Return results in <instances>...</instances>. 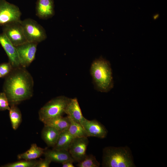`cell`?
<instances>
[{"mask_svg": "<svg viewBox=\"0 0 167 167\" xmlns=\"http://www.w3.org/2000/svg\"><path fill=\"white\" fill-rule=\"evenodd\" d=\"M33 86L31 74L26 68L20 66L13 68L6 76L3 90L10 105H16L32 96Z\"/></svg>", "mask_w": 167, "mask_h": 167, "instance_id": "1", "label": "cell"}, {"mask_svg": "<svg viewBox=\"0 0 167 167\" xmlns=\"http://www.w3.org/2000/svg\"><path fill=\"white\" fill-rule=\"evenodd\" d=\"M90 72L98 91L107 92L113 88L112 71L109 61L102 57L95 59L92 63Z\"/></svg>", "mask_w": 167, "mask_h": 167, "instance_id": "2", "label": "cell"}, {"mask_svg": "<svg viewBox=\"0 0 167 167\" xmlns=\"http://www.w3.org/2000/svg\"><path fill=\"white\" fill-rule=\"evenodd\" d=\"M102 166L135 167L131 151L127 147H107L103 151Z\"/></svg>", "mask_w": 167, "mask_h": 167, "instance_id": "3", "label": "cell"}, {"mask_svg": "<svg viewBox=\"0 0 167 167\" xmlns=\"http://www.w3.org/2000/svg\"><path fill=\"white\" fill-rule=\"evenodd\" d=\"M70 99L64 96H60L48 101L39 111V120L43 123L49 119L62 116L65 113L66 108Z\"/></svg>", "mask_w": 167, "mask_h": 167, "instance_id": "4", "label": "cell"}, {"mask_svg": "<svg viewBox=\"0 0 167 167\" xmlns=\"http://www.w3.org/2000/svg\"><path fill=\"white\" fill-rule=\"evenodd\" d=\"M20 23L27 41L38 44L47 38L44 28L34 20L28 18Z\"/></svg>", "mask_w": 167, "mask_h": 167, "instance_id": "5", "label": "cell"}, {"mask_svg": "<svg viewBox=\"0 0 167 167\" xmlns=\"http://www.w3.org/2000/svg\"><path fill=\"white\" fill-rule=\"evenodd\" d=\"M21 13L16 6L5 0L0 1V26L19 21Z\"/></svg>", "mask_w": 167, "mask_h": 167, "instance_id": "6", "label": "cell"}, {"mask_svg": "<svg viewBox=\"0 0 167 167\" xmlns=\"http://www.w3.org/2000/svg\"><path fill=\"white\" fill-rule=\"evenodd\" d=\"M20 21L2 26L3 33L15 47L27 42Z\"/></svg>", "mask_w": 167, "mask_h": 167, "instance_id": "7", "label": "cell"}, {"mask_svg": "<svg viewBox=\"0 0 167 167\" xmlns=\"http://www.w3.org/2000/svg\"><path fill=\"white\" fill-rule=\"evenodd\" d=\"M38 43L27 42L16 47L20 66L26 68L34 60Z\"/></svg>", "mask_w": 167, "mask_h": 167, "instance_id": "8", "label": "cell"}, {"mask_svg": "<svg viewBox=\"0 0 167 167\" xmlns=\"http://www.w3.org/2000/svg\"><path fill=\"white\" fill-rule=\"evenodd\" d=\"M88 143V137L74 138L68 151L75 161L79 162L85 157Z\"/></svg>", "mask_w": 167, "mask_h": 167, "instance_id": "9", "label": "cell"}, {"mask_svg": "<svg viewBox=\"0 0 167 167\" xmlns=\"http://www.w3.org/2000/svg\"><path fill=\"white\" fill-rule=\"evenodd\" d=\"M80 124L84 128L88 137H95L103 139L107 136L108 131L106 128L96 120H89L84 118Z\"/></svg>", "mask_w": 167, "mask_h": 167, "instance_id": "10", "label": "cell"}, {"mask_svg": "<svg viewBox=\"0 0 167 167\" xmlns=\"http://www.w3.org/2000/svg\"><path fill=\"white\" fill-rule=\"evenodd\" d=\"M0 44L5 51L8 58L9 62L13 68L20 66L16 47L2 32L0 33Z\"/></svg>", "mask_w": 167, "mask_h": 167, "instance_id": "11", "label": "cell"}, {"mask_svg": "<svg viewBox=\"0 0 167 167\" xmlns=\"http://www.w3.org/2000/svg\"><path fill=\"white\" fill-rule=\"evenodd\" d=\"M36 15L41 19H46L55 14L54 0H37Z\"/></svg>", "mask_w": 167, "mask_h": 167, "instance_id": "12", "label": "cell"}, {"mask_svg": "<svg viewBox=\"0 0 167 167\" xmlns=\"http://www.w3.org/2000/svg\"><path fill=\"white\" fill-rule=\"evenodd\" d=\"M43 154L45 157L50 159L52 162L61 164L67 161L75 162L69 152L67 150L54 148L51 150L46 148Z\"/></svg>", "mask_w": 167, "mask_h": 167, "instance_id": "13", "label": "cell"}, {"mask_svg": "<svg viewBox=\"0 0 167 167\" xmlns=\"http://www.w3.org/2000/svg\"><path fill=\"white\" fill-rule=\"evenodd\" d=\"M65 113L67 116L80 124L84 118L76 98H71L66 106Z\"/></svg>", "mask_w": 167, "mask_h": 167, "instance_id": "14", "label": "cell"}, {"mask_svg": "<svg viewBox=\"0 0 167 167\" xmlns=\"http://www.w3.org/2000/svg\"><path fill=\"white\" fill-rule=\"evenodd\" d=\"M61 132L52 127L44 125L41 132V138L48 146L54 147Z\"/></svg>", "mask_w": 167, "mask_h": 167, "instance_id": "15", "label": "cell"}, {"mask_svg": "<svg viewBox=\"0 0 167 167\" xmlns=\"http://www.w3.org/2000/svg\"><path fill=\"white\" fill-rule=\"evenodd\" d=\"M44 125L52 127L61 132L68 130L70 124L69 118L62 116L49 119L44 123Z\"/></svg>", "mask_w": 167, "mask_h": 167, "instance_id": "16", "label": "cell"}, {"mask_svg": "<svg viewBox=\"0 0 167 167\" xmlns=\"http://www.w3.org/2000/svg\"><path fill=\"white\" fill-rule=\"evenodd\" d=\"M46 149L38 147L36 143H32L29 149L24 153L18 155L17 158L19 160H35L43 154Z\"/></svg>", "mask_w": 167, "mask_h": 167, "instance_id": "17", "label": "cell"}, {"mask_svg": "<svg viewBox=\"0 0 167 167\" xmlns=\"http://www.w3.org/2000/svg\"><path fill=\"white\" fill-rule=\"evenodd\" d=\"M74 138L68 130L61 132L57 143L53 148L68 151Z\"/></svg>", "mask_w": 167, "mask_h": 167, "instance_id": "18", "label": "cell"}, {"mask_svg": "<svg viewBox=\"0 0 167 167\" xmlns=\"http://www.w3.org/2000/svg\"><path fill=\"white\" fill-rule=\"evenodd\" d=\"M9 117L13 129L16 130L22 122V115L19 108L16 105H11Z\"/></svg>", "mask_w": 167, "mask_h": 167, "instance_id": "19", "label": "cell"}, {"mask_svg": "<svg viewBox=\"0 0 167 167\" xmlns=\"http://www.w3.org/2000/svg\"><path fill=\"white\" fill-rule=\"evenodd\" d=\"M69 118L70 124L68 131L73 138L88 137L82 125Z\"/></svg>", "mask_w": 167, "mask_h": 167, "instance_id": "20", "label": "cell"}, {"mask_svg": "<svg viewBox=\"0 0 167 167\" xmlns=\"http://www.w3.org/2000/svg\"><path fill=\"white\" fill-rule=\"evenodd\" d=\"M76 165L78 167H99L100 163L95 156L92 154L86 155L82 161L78 162Z\"/></svg>", "mask_w": 167, "mask_h": 167, "instance_id": "21", "label": "cell"}, {"mask_svg": "<svg viewBox=\"0 0 167 167\" xmlns=\"http://www.w3.org/2000/svg\"><path fill=\"white\" fill-rule=\"evenodd\" d=\"M38 160H23L10 163L3 166L4 167H36Z\"/></svg>", "mask_w": 167, "mask_h": 167, "instance_id": "22", "label": "cell"}, {"mask_svg": "<svg viewBox=\"0 0 167 167\" xmlns=\"http://www.w3.org/2000/svg\"><path fill=\"white\" fill-rule=\"evenodd\" d=\"M10 109L8 98L4 92L0 93V110H8Z\"/></svg>", "mask_w": 167, "mask_h": 167, "instance_id": "23", "label": "cell"}, {"mask_svg": "<svg viewBox=\"0 0 167 167\" xmlns=\"http://www.w3.org/2000/svg\"><path fill=\"white\" fill-rule=\"evenodd\" d=\"M13 68L9 62L3 63L0 64V73L2 77L7 75L12 71Z\"/></svg>", "mask_w": 167, "mask_h": 167, "instance_id": "24", "label": "cell"}, {"mask_svg": "<svg viewBox=\"0 0 167 167\" xmlns=\"http://www.w3.org/2000/svg\"><path fill=\"white\" fill-rule=\"evenodd\" d=\"M52 161L49 158L45 157L44 159L38 161L36 167H49Z\"/></svg>", "mask_w": 167, "mask_h": 167, "instance_id": "25", "label": "cell"}, {"mask_svg": "<svg viewBox=\"0 0 167 167\" xmlns=\"http://www.w3.org/2000/svg\"><path fill=\"white\" fill-rule=\"evenodd\" d=\"M74 162L71 161H65L62 164V167H74L73 165Z\"/></svg>", "mask_w": 167, "mask_h": 167, "instance_id": "26", "label": "cell"}, {"mask_svg": "<svg viewBox=\"0 0 167 167\" xmlns=\"http://www.w3.org/2000/svg\"><path fill=\"white\" fill-rule=\"evenodd\" d=\"M1 77H2V76H1V74H0V78Z\"/></svg>", "mask_w": 167, "mask_h": 167, "instance_id": "27", "label": "cell"}, {"mask_svg": "<svg viewBox=\"0 0 167 167\" xmlns=\"http://www.w3.org/2000/svg\"></svg>", "mask_w": 167, "mask_h": 167, "instance_id": "28", "label": "cell"}]
</instances>
